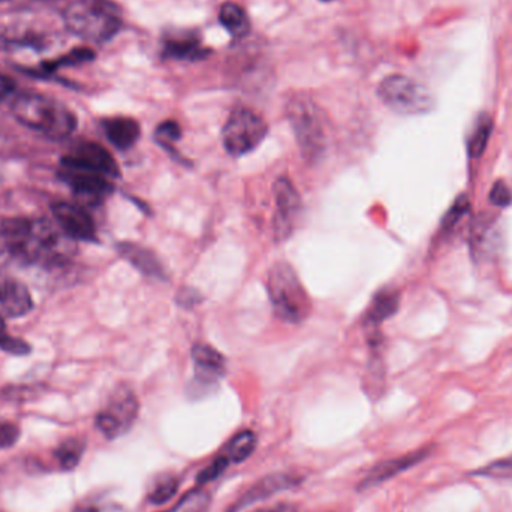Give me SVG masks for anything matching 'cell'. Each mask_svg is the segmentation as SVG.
Returning <instances> with one entry per match:
<instances>
[{
	"mask_svg": "<svg viewBox=\"0 0 512 512\" xmlns=\"http://www.w3.org/2000/svg\"><path fill=\"white\" fill-rule=\"evenodd\" d=\"M209 54L195 33H171L164 39V56L174 60H198Z\"/></svg>",
	"mask_w": 512,
	"mask_h": 512,
	"instance_id": "d6986e66",
	"label": "cell"
},
{
	"mask_svg": "<svg viewBox=\"0 0 512 512\" xmlns=\"http://www.w3.org/2000/svg\"><path fill=\"white\" fill-rule=\"evenodd\" d=\"M492 129V119L489 116L480 117L468 141V152L471 158H480L486 152Z\"/></svg>",
	"mask_w": 512,
	"mask_h": 512,
	"instance_id": "603a6c76",
	"label": "cell"
},
{
	"mask_svg": "<svg viewBox=\"0 0 512 512\" xmlns=\"http://www.w3.org/2000/svg\"><path fill=\"white\" fill-rule=\"evenodd\" d=\"M378 96L394 113L403 116H421L435 108V96L424 84L394 74L384 78L378 87Z\"/></svg>",
	"mask_w": 512,
	"mask_h": 512,
	"instance_id": "8992f818",
	"label": "cell"
},
{
	"mask_svg": "<svg viewBox=\"0 0 512 512\" xmlns=\"http://www.w3.org/2000/svg\"><path fill=\"white\" fill-rule=\"evenodd\" d=\"M77 512H125L122 507H117V505H111V507L104 508H96V507H86L81 508Z\"/></svg>",
	"mask_w": 512,
	"mask_h": 512,
	"instance_id": "d6a6232c",
	"label": "cell"
},
{
	"mask_svg": "<svg viewBox=\"0 0 512 512\" xmlns=\"http://www.w3.org/2000/svg\"><path fill=\"white\" fill-rule=\"evenodd\" d=\"M490 201L493 206L496 207H507L512 203L511 189L508 188L507 183L498 182L493 186L492 192H490Z\"/></svg>",
	"mask_w": 512,
	"mask_h": 512,
	"instance_id": "f546056e",
	"label": "cell"
},
{
	"mask_svg": "<svg viewBox=\"0 0 512 512\" xmlns=\"http://www.w3.org/2000/svg\"><path fill=\"white\" fill-rule=\"evenodd\" d=\"M219 21L234 39H243L251 32L248 12L239 3L225 2L219 9Z\"/></svg>",
	"mask_w": 512,
	"mask_h": 512,
	"instance_id": "ffe728a7",
	"label": "cell"
},
{
	"mask_svg": "<svg viewBox=\"0 0 512 512\" xmlns=\"http://www.w3.org/2000/svg\"><path fill=\"white\" fill-rule=\"evenodd\" d=\"M267 291L277 316L289 324H300L312 312V300L297 271L285 261L271 265Z\"/></svg>",
	"mask_w": 512,
	"mask_h": 512,
	"instance_id": "277c9868",
	"label": "cell"
},
{
	"mask_svg": "<svg viewBox=\"0 0 512 512\" xmlns=\"http://www.w3.org/2000/svg\"><path fill=\"white\" fill-rule=\"evenodd\" d=\"M32 309L33 298L27 286L0 270V316L20 318Z\"/></svg>",
	"mask_w": 512,
	"mask_h": 512,
	"instance_id": "5bb4252c",
	"label": "cell"
},
{
	"mask_svg": "<svg viewBox=\"0 0 512 512\" xmlns=\"http://www.w3.org/2000/svg\"><path fill=\"white\" fill-rule=\"evenodd\" d=\"M212 496L204 489V486H198L197 489L186 493L171 510L165 512H206L209 508Z\"/></svg>",
	"mask_w": 512,
	"mask_h": 512,
	"instance_id": "cb8c5ba5",
	"label": "cell"
},
{
	"mask_svg": "<svg viewBox=\"0 0 512 512\" xmlns=\"http://www.w3.org/2000/svg\"><path fill=\"white\" fill-rule=\"evenodd\" d=\"M5 336V321H3L2 316H0V339Z\"/></svg>",
	"mask_w": 512,
	"mask_h": 512,
	"instance_id": "e575fe53",
	"label": "cell"
},
{
	"mask_svg": "<svg viewBox=\"0 0 512 512\" xmlns=\"http://www.w3.org/2000/svg\"><path fill=\"white\" fill-rule=\"evenodd\" d=\"M51 213L60 230L74 242L93 243L98 240L95 221L80 204L59 201L51 206Z\"/></svg>",
	"mask_w": 512,
	"mask_h": 512,
	"instance_id": "8fae6325",
	"label": "cell"
},
{
	"mask_svg": "<svg viewBox=\"0 0 512 512\" xmlns=\"http://www.w3.org/2000/svg\"><path fill=\"white\" fill-rule=\"evenodd\" d=\"M20 438V429L9 421H0V450L12 447Z\"/></svg>",
	"mask_w": 512,
	"mask_h": 512,
	"instance_id": "f1b7e54d",
	"label": "cell"
},
{
	"mask_svg": "<svg viewBox=\"0 0 512 512\" xmlns=\"http://www.w3.org/2000/svg\"><path fill=\"white\" fill-rule=\"evenodd\" d=\"M56 222L44 218H0V270L66 267L77 248Z\"/></svg>",
	"mask_w": 512,
	"mask_h": 512,
	"instance_id": "6da1fadb",
	"label": "cell"
},
{
	"mask_svg": "<svg viewBox=\"0 0 512 512\" xmlns=\"http://www.w3.org/2000/svg\"><path fill=\"white\" fill-rule=\"evenodd\" d=\"M177 490H179V480L174 475H162L150 490L149 502L152 505L167 504L176 495Z\"/></svg>",
	"mask_w": 512,
	"mask_h": 512,
	"instance_id": "d4e9b609",
	"label": "cell"
},
{
	"mask_svg": "<svg viewBox=\"0 0 512 512\" xmlns=\"http://www.w3.org/2000/svg\"><path fill=\"white\" fill-rule=\"evenodd\" d=\"M429 454V450L415 451V453L406 454V456L396 457V459L387 460V462L376 465L361 483L360 489H370V487L379 486L384 481L391 480L396 475L402 474L406 469L420 463L424 457Z\"/></svg>",
	"mask_w": 512,
	"mask_h": 512,
	"instance_id": "e0dca14e",
	"label": "cell"
},
{
	"mask_svg": "<svg viewBox=\"0 0 512 512\" xmlns=\"http://www.w3.org/2000/svg\"><path fill=\"white\" fill-rule=\"evenodd\" d=\"M65 161L72 164L80 165L87 170L96 171V173L104 174L108 179H117L120 176V168L116 159L101 144L93 143V141H83L78 143L68 155L63 156Z\"/></svg>",
	"mask_w": 512,
	"mask_h": 512,
	"instance_id": "4fadbf2b",
	"label": "cell"
},
{
	"mask_svg": "<svg viewBox=\"0 0 512 512\" xmlns=\"http://www.w3.org/2000/svg\"><path fill=\"white\" fill-rule=\"evenodd\" d=\"M468 210V197H466V195H460V197L457 198L456 203L450 207L447 215L442 219V228H444V231H450L453 230V228H456L457 225H459L460 219L468 213Z\"/></svg>",
	"mask_w": 512,
	"mask_h": 512,
	"instance_id": "83f0119b",
	"label": "cell"
},
{
	"mask_svg": "<svg viewBox=\"0 0 512 512\" xmlns=\"http://www.w3.org/2000/svg\"><path fill=\"white\" fill-rule=\"evenodd\" d=\"M268 134L264 119L249 108H237L228 117L222 131L225 150L234 158L254 152Z\"/></svg>",
	"mask_w": 512,
	"mask_h": 512,
	"instance_id": "52a82bcc",
	"label": "cell"
},
{
	"mask_svg": "<svg viewBox=\"0 0 512 512\" xmlns=\"http://www.w3.org/2000/svg\"><path fill=\"white\" fill-rule=\"evenodd\" d=\"M321 2H333V0H321Z\"/></svg>",
	"mask_w": 512,
	"mask_h": 512,
	"instance_id": "d590c367",
	"label": "cell"
},
{
	"mask_svg": "<svg viewBox=\"0 0 512 512\" xmlns=\"http://www.w3.org/2000/svg\"><path fill=\"white\" fill-rule=\"evenodd\" d=\"M63 21L74 35L92 42L110 41L122 29L119 8L110 0H69Z\"/></svg>",
	"mask_w": 512,
	"mask_h": 512,
	"instance_id": "3957f363",
	"label": "cell"
},
{
	"mask_svg": "<svg viewBox=\"0 0 512 512\" xmlns=\"http://www.w3.org/2000/svg\"><path fill=\"white\" fill-rule=\"evenodd\" d=\"M12 87H14L12 81L5 75L0 74V104L11 95Z\"/></svg>",
	"mask_w": 512,
	"mask_h": 512,
	"instance_id": "1f68e13d",
	"label": "cell"
},
{
	"mask_svg": "<svg viewBox=\"0 0 512 512\" xmlns=\"http://www.w3.org/2000/svg\"><path fill=\"white\" fill-rule=\"evenodd\" d=\"M201 300H203V297H201L197 289H180L179 295H177V303H179V306L185 307V309L198 306Z\"/></svg>",
	"mask_w": 512,
	"mask_h": 512,
	"instance_id": "4dcf8cb0",
	"label": "cell"
},
{
	"mask_svg": "<svg viewBox=\"0 0 512 512\" xmlns=\"http://www.w3.org/2000/svg\"><path fill=\"white\" fill-rule=\"evenodd\" d=\"M59 179L87 204H99L113 192V183L104 174L87 170L72 162L60 161Z\"/></svg>",
	"mask_w": 512,
	"mask_h": 512,
	"instance_id": "9c48e42d",
	"label": "cell"
},
{
	"mask_svg": "<svg viewBox=\"0 0 512 512\" xmlns=\"http://www.w3.org/2000/svg\"><path fill=\"white\" fill-rule=\"evenodd\" d=\"M256 448V436L251 430H242L231 438L221 451V456L228 460L230 465H239L252 456Z\"/></svg>",
	"mask_w": 512,
	"mask_h": 512,
	"instance_id": "7402d4cb",
	"label": "cell"
},
{
	"mask_svg": "<svg viewBox=\"0 0 512 512\" xmlns=\"http://www.w3.org/2000/svg\"><path fill=\"white\" fill-rule=\"evenodd\" d=\"M84 444L77 439H71L66 441L65 444L60 445L57 448L54 457H56L59 466L65 471H71L75 466L80 463L81 456H83Z\"/></svg>",
	"mask_w": 512,
	"mask_h": 512,
	"instance_id": "484cf974",
	"label": "cell"
},
{
	"mask_svg": "<svg viewBox=\"0 0 512 512\" xmlns=\"http://www.w3.org/2000/svg\"><path fill=\"white\" fill-rule=\"evenodd\" d=\"M192 360L195 367V382L201 387H213L227 373V360L224 355L207 343H198L194 346Z\"/></svg>",
	"mask_w": 512,
	"mask_h": 512,
	"instance_id": "9a60e30c",
	"label": "cell"
},
{
	"mask_svg": "<svg viewBox=\"0 0 512 512\" xmlns=\"http://www.w3.org/2000/svg\"><path fill=\"white\" fill-rule=\"evenodd\" d=\"M117 252L144 276L167 280V271H165L161 259L150 249L137 245V243L122 242L117 245Z\"/></svg>",
	"mask_w": 512,
	"mask_h": 512,
	"instance_id": "2e32d148",
	"label": "cell"
},
{
	"mask_svg": "<svg viewBox=\"0 0 512 512\" xmlns=\"http://www.w3.org/2000/svg\"><path fill=\"white\" fill-rule=\"evenodd\" d=\"M286 114L304 161L310 164L321 161L327 152L328 134L324 114L318 105L307 96H292L286 105Z\"/></svg>",
	"mask_w": 512,
	"mask_h": 512,
	"instance_id": "5b68a950",
	"label": "cell"
},
{
	"mask_svg": "<svg viewBox=\"0 0 512 512\" xmlns=\"http://www.w3.org/2000/svg\"><path fill=\"white\" fill-rule=\"evenodd\" d=\"M256 512H297V508L291 505H276V507L264 508Z\"/></svg>",
	"mask_w": 512,
	"mask_h": 512,
	"instance_id": "836d02e7",
	"label": "cell"
},
{
	"mask_svg": "<svg viewBox=\"0 0 512 512\" xmlns=\"http://www.w3.org/2000/svg\"><path fill=\"white\" fill-rule=\"evenodd\" d=\"M180 138H182V128H180L179 123L174 122V120H167V122L161 123V125L156 128V143H158L162 149L170 152L171 155L174 153V156H176L174 146H176Z\"/></svg>",
	"mask_w": 512,
	"mask_h": 512,
	"instance_id": "4316f807",
	"label": "cell"
},
{
	"mask_svg": "<svg viewBox=\"0 0 512 512\" xmlns=\"http://www.w3.org/2000/svg\"><path fill=\"white\" fill-rule=\"evenodd\" d=\"M11 113L21 125L53 140H63L77 129V117L65 104L39 93L15 96Z\"/></svg>",
	"mask_w": 512,
	"mask_h": 512,
	"instance_id": "7a4b0ae2",
	"label": "cell"
},
{
	"mask_svg": "<svg viewBox=\"0 0 512 512\" xmlns=\"http://www.w3.org/2000/svg\"><path fill=\"white\" fill-rule=\"evenodd\" d=\"M140 412L137 394L128 385H120L108 397L96 415V427L107 439H117L134 426Z\"/></svg>",
	"mask_w": 512,
	"mask_h": 512,
	"instance_id": "ba28073f",
	"label": "cell"
},
{
	"mask_svg": "<svg viewBox=\"0 0 512 512\" xmlns=\"http://www.w3.org/2000/svg\"><path fill=\"white\" fill-rule=\"evenodd\" d=\"M397 309H399V294L393 289L379 291L366 312V322L370 325L382 324L391 318Z\"/></svg>",
	"mask_w": 512,
	"mask_h": 512,
	"instance_id": "44dd1931",
	"label": "cell"
},
{
	"mask_svg": "<svg viewBox=\"0 0 512 512\" xmlns=\"http://www.w3.org/2000/svg\"><path fill=\"white\" fill-rule=\"evenodd\" d=\"M273 236L276 242L288 240L297 228L301 215V198L295 186L282 177L274 183Z\"/></svg>",
	"mask_w": 512,
	"mask_h": 512,
	"instance_id": "30bf717a",
	"label": "cell"
},
{
	"mask_svg": "<svg viewBox=\"0 0 512 512\" xmlns=\"http://www.w3.org/2000/svg\"><path fill=\"white\" fill-rule=\"evenodd\" d=\"M102 131L116 149L128 150L140 140V123L131 117H108L102 120Z\"/></svg>",
	"mask_w": 512,
	"mask_h": 512,
	"instance_id": "ac0fdd59",
	"label": "cell"
},
{
	"mask_svg": "<svg viewBox=\"0 0 512 512\" xmlns=\"http://www.w3.org/2000/svg\"><path fill=\"white\" fill-rule=\"evenodd\" d=\"M303 481V478L291 472H276V474L267 475L262 480L256 481L254 486L249 487L227 512H240L245 508L251 507L256 502L264 499L273 498L274 495L294 489Z\"/></svg>",
	"mask_w": 512,
	"mask_h": 512,
	"instance_id": "7c38bea8",
	"label": "cell"
}]
</instances>
